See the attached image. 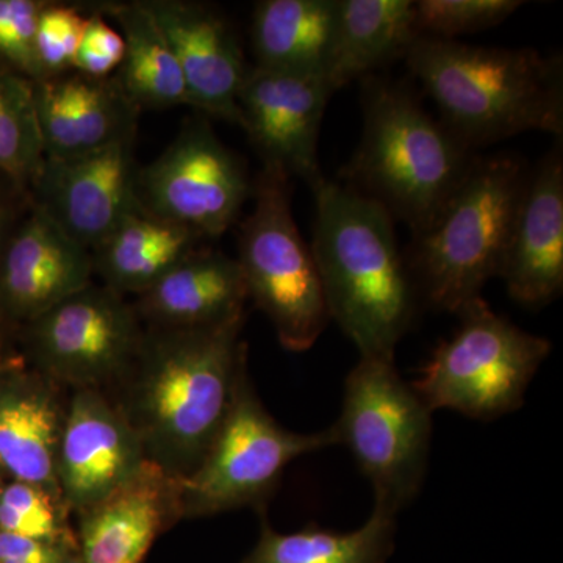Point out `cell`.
Wrapping results in <instances>:
<instances>
[{
  "mask_svg": "<svg viewBox=\"0 0 563 563\" xmlns=\"http://www.w3.org/2000/svg\"><path fill=\"white\" fill-rule=\"evenodd\" d=\"M246 284L236 258L199 247L133 303L146 328H213L244 317Z\"/></svg>",
  "mask_w": 563,
  "mask_h": 563,
  "instance_id": "21",
  "label": "cell"
},
{
  "mask_svg": "<svg viewBox=\"0 0 563 563\" xmlns=\"http://www.w3.org/2000/svg\"><path fill=\"white\" fill-rule=\"evenodd\" d=\"M120 25L125 43L117 80L129 101L143 109L190 106L179 63L157 22L143 2H103L92 7Z\"/></svg>",
  "mask_w": 563,
  "mask_h": 563,
  "instance_id": "25",
  "label": "cell"
},
{
  "mask_svg": "<svg viewBox=\"0 0 563 563\" xmlns=\"http://www.w3.org/2000/svg\"><path fill=\"white\" fill-rule=\"evenodd\" d=\"M84 563H143L152 543L181 520L179 481L147 465L128 484L77 514Z\"/></svg>",
  "mask_w": 563,
  "mask_h": 563,
  "instance_id": "19",
  "label": "cell"
},
{
  "mask_svg": "<svg viewBox=\"0 0 563 563\" xmlns=\"http://www.w3.org/2000/svg\"><path fill=\"white\" fill-rule=\"evenodd\" d=\"M22 357L0 366V468L62 498L58 454L69 395ZM65 503V501H63Z\"/></svg>",
  "mask_w": 563,
  "mask_h": 563,
  "instance_id": "18",
  "label": "cell"
},
{
  "mask_svg": "<svg viewBox=\"0 0 563 563\" xmlns=\"http://www.w3.org/2000/svg\"><path fill=\"white\" fill-rule=\"evenodd\" d=\"M168 40L190 107L243 128L239 92L250 66L229 22L187 0H141Z\"/></svg>",
  "mask_w": 563,
  "mask_h": 563,
  "instance_id": "16",
  "label": "cell"
},
{
  "mask_svg": "<svg viewBox=\"0 0 563 563\" xmlns=\"http://www.w3.org/2000/svg\"><path fill=\"white\" fill-rule=\"evenodd\" d=\"M498 277L510 298L543 307L563 290V154L554 146L528 172Z\"/></svg>",
  "mask_w": 563,
  "mask_h": 563,
  "instance_id": "17",
  "label": "cell"
},
{
  "mask_svg": "<svg viewBox=\"0 0 563 563\" xmlns=\"http://www.w3.org/2000/svg\"><path fill=\"white\" fill-rule=\"evenodd\" d=\"M44 161L33 81L0 65V172L32 190Z\"/></svg>",
  "mask_w": 563,
  "mask_h": 563,
  "instance_id": "27",
  "label": "cell"
},
{
  "mask_svg": "<svg viewBox=\"0 0 563 563\" xmlns=\"http://www.w3.org/2000/svg\"><path fill=\"white\" fill-rule=\"evenodd\" d=\"M7 231H9V209L7 203L0 198V257H2L3 246L7 243ZM9 325L3 320L2 312H0V343L3 344V333H5Z\"/></svg>",
  "mask_w": 563,
  "mask_h": 563,
  "instance_id": "34",
  "label": "cell"
},
{
  "mask_svg": "<svg viewBox=\"0 0 563 563\" xmlns=\"http://www.w3.org/2000/svg\"><path fill=\"white\" fill-rule=\"evenodd\" d=\"M254 207L242 222L239 262L247 298L272 321L284 350L306 352L329 322L312 247L291 211V179L263 166L252 184Z\"/></svg>",
  "mask_w": 563,
  "mask_h": 563,
  "instance_id": "7",
  "label": "cell"
},
{
  "mask_svg": "<svg viewBox=\"0 0 563 563\" xmlns=\"http://www.w3.org/2000/svg\"><path fill=\"white\" fill-rule=\"evenodd\" d=\"M251 196L246 166L206 121L188 124L136 177L141 209L184 225L203 240L228 232Z\"/></svg>",
  "mask_w": 563,
  "mask_h": 563,
  "instance_id": "11",
  "label": "cell"
},
{
  "mask_svg": "<svg viewBox=\"0 0 563 563\" xmlns=\"http://www.w3.org/2000/svg\"><path fill=\"white\" fill-rule=\"evenodd\" d=\"M335 20L336 0H263L252 20L255 66L324 76Z\"/></svg>",
  "mask_w": 563,
  "mask_h": 563,
  "instance_id": "24",
  "label": "cell"
},
{
  "mask_svg": "<svg viewBox=\"0 0 563 563\" xmlns=\"http://www.w3.org/2000/svg\"><path fill=\"white\" fill-rule=\"evenodd\" d=\"M206 242L198 233L135 210L91 252L102 285L120 295L139 296Z\"/></svg>",
  "mask_w": 563,
  "mask_h": 563,
  "instance_id": "23",
  "label": "cell"
},
{
  "mask_svg": "<svg viewBox=\"0 0 563 563\" xmlns=\"http://www.w3.org/2000/svg\"><path fill=\"white\" fill-rule=\"evenodd\" d=\"M43 0H0V58L29 80H41L35 38Z\"/></svg>",
  "mask_w": 563,
  "mask_h": 563,
  "instance_id": "31",
  "label": "cell"
},
{
  "mask_svg": "<svg viewBox=\"0 0 563 563\" xmlns=\"http://www.w3.org/2000/svg\"><path fill=\"white\" fill-rule=\"evenodd\" d=\"M528 172L514 154L474 158L442 210L415 233L407 265L433 309L461 314L498 277Z\"/></svg>",
  "mask_w": 563,
  "mask_h": 563,
  "instance_id": "5",
  "label": "cell"
},
{
  "mask_svg": "<svg viewBox=\"0 0 563 563\" xmlns=\"http://www.w3.org/2000/svg\"><path fill=\"white\" fill-rule=\"evenodd\" d=\"M3 487H5V485L2 484V468H0V493H2Z\"/></svg>",
  "mask_w": 563,
  "mask_h": 563,
  "instance_id": "36",
  "label": "cell"
},
{
  "mask_svg": "<svg viewBox=\"0 0 563 563\" xmlns=\"http://www.w3.org/2000/svg\"><path fill=\"white\" fill-rule=\"evenodd\" d=\"M125 43L121 32L111 27L109 21L92 11L87 16L79 51L74 60V73L92 79H109L114 70H120L124 60Z\"/></svg>",
  "mask_w": 563,
  "mask_h": 563,
  "instance_id": "32",
  "label": "cell"
},
{
  "mask_svg": "<svg viewBox=\"0 0 563 563\" xmlns=\"http://www.w3.org/2000/svg\"><path fill=\"white\" fill-rule=\"evenodd\" d=\"M41 139L47 158L76 157L136 132L140 110L117 77L79 73L33 81Z\"/></svg>",
  "mask_w": 563,
  "mask_h": 563,
  "instance_id": "20",
  "label": "cell"
},
{
  "mask_svg": "<svg viewBox=\"0 0 563 563\" xmlns=\"http://www.w3.org/2000/svg\"><path fill=\"white\" fill-rule=\"evenodd\" d=\"M417 38L412 0H336L324 79L335 95L352 81L406 57Z\"/></svg>",
  "mask_w": 563,
  "mask_h": 563,
  "instance_id": "22",
  "label": "cell"
},
{
  "mask_svg": "<svg viewBox=\"0 0 563 563\" xmlns=\"http://www.w3.org/2000/svg\"><path fill=\"white\" fill-rule=\"evenodd\" d=\"M314 263L329 320L361 357L395 361L417 312V285L399 250L395 220L379 203L322 177L312 188Z\"/></svg>",
  "mask_w": 563,
  "mask_h": 563,
  "instance_id": "2",
  "label": "cell"
},
{
  "mask_svg": "<svg viewBox=\"0 0 563 563\" xmlns=\"http://www.w3.org/2000/svg\"><path fill=\"white\" fill-rule=\"evenodd\" d=\"M332 428L373 485L374 507L398 517L424 484L432 412L404 383L395 361L358 358L344 380L342 413Z\"/></svg>",
  "mask_w": 563,
  "mask_h": 563,
  "instance_id": "6",
  "label": "cell"
},
{
  "mask_svg": "<svg viewBox=\"0 0 563 563\" xmlns=\"http://www.w3.org/2000/svg\"><path fill=\"white\" fill-rule=\"evenodd\" d=\"M410 73L435 102L442 121L468 150L526 132L563 135V70L559 57L531 47L473 46L417 38Z\"/></svg>",
  "mask_w": 563,
  "mask_h": 563,
  "instance_id": "3",
  "label": "cell"
},
{
  "mask_svg": "<svg viewBox=\"0 0 563 563\" xmlns=\"http://www.w3.org/2000/svg\"><path fill=\"white\" fill-rule=\"evenodd\" d=\"M21 331L25 365L69 393L103 391L135 358L144 324L124 296L91 284Z\"/></svg>",
  "mask_w": 563,
  "mask_h": 563,
  "instance_id": "10",
  "label": "cell"
},
{
  "mask_svg": "<svg viewBox=\"0 0 563 563\" xmlns=\"http://www.w3.org/2000/svg\"><path fill=\"white\" fill-rule=\"evenodd\" d=\"M523 5L520 0H417L415 31L418 38L457 41L501 24Z\"/></svg>",
  "mask_w": 563,
  "mask_h": 563,
  "instance_id": "29",
  "label": "cell"
},
{
  "mask_svg": "<svg viewBox=\"0 0 563 563\" xmlns=\"http://www.w3.org/2000/svg\"><path fill=\"white\" fill-rule=\"evenodd\" d=\"M21 357V355H14V354H7L5 351H3V344L0 343V366L3 365V363L13 361V358Z\"/></svg>",
  "mask_w": 563,
  "mask_h": 563,
  "instance_id": "35",
  "label": "cell"
},
{
  "mask_svg": "<svg viewBox=\"0 0 563 563\" xmlns=\"http://www.w3.org/2000/svg\"><path fill=\"white\" fill-rule=\"evenodd\" d=\"M362 111V139L343 168L344 185L415 235L442 210L476 155L399 81L365 77Z\"/></svg>",
  "mask_w": 563,
  "mask_h": 563,
  "instance_id": "4",
  "label": "cell"
},
{
  "mask_svg": "<svg viewBox=\"0 0 563 563\" xmlns=\"http://www.w3.org/2000/svg\"><path fill=\"white\" fill-rule=\"evenodd\" d=\"M135 136L129 133L76 157H46L32 185L33 206L88 251L140 209Z\"/></svg>",
  "mask_w": 563,
  "mask_h": 563,
  "instance_id": "12",
  "label": "cell"
},
{
  "mask_svg": "<svg viewBox=\"0 0 563 563\" xmlns=\"http://www.w3.org/2000/svg\"><path fill=\"white\" fill-rule=\"evenodd\" d=\"M0 563H84L79 548L0 531Z\"/></svg>",
  "mask_w": 563,
  "mask_h": 563,
  "instance_id": "33",
  "label": "cell"
},
{
  "mask_svg": "<svg viewBox=\"0 0 563 563\" xmlns=\"http://www.w3.org/2000/svg\"><path fill=\"white\" fill-rule=\"evenodd\" d=\"M396 515L374 507L351 532L310 525L301 531H274L263 518L261 537L242 563H387L395 553Z\"/></svg>",
  "mask_w": 563,
  "mask_h": 563,
  "instance_id": "26",
  "label": "cell"
},
{
  "mask_svg": "<svg viewBox=\"0 0 563 563\" xmlns=\"http://www.w3.org/2000/svg\"><path fill=\"white\" fill-rule=\"evenodd\" d=\"M32 207L0 257V312L9 328H22L95 284L91 251Z\"/></svg>",
  "mask_w": 563,
  "mask_h": 563,
  "instance_id": "15",
  "label": "cell"
},
{
  "mask_svg": "<svg viewBox=\"0 0 563 563\" xmlns=\"http://www.w3.org/2000/svg\"><path fill=\"white\" fill-rule=\"evenodd\" d=\"M87 16L79 5L44 3L35 38L41 80L73 73Z\"/></svg>",
  "mask_w": 563,
  "mask_h": 563,
  "instance_id": "30",
  "label": "cell"
},
{
  "mask_svg": "<svg viewBox=\"0 0 563 563\" xmlns=\"http://www.w3.org/2000/svg\"><path fill=\"white\" fill-rule=\"evenodd\" d=\"M457 331L432 352L412 388L431 412L454 410L492 421L525 404L553 344L493 312L485 299L461 314Z\"/></svg>",
  "mask_w": 563,
  "mask_h": 563,
  "instance_id": "8",
  "label": "cell"
},
{
  "mask_svg": "<svg viewBox=\"0 0 563 563\" xmlns=\"http://www.w3.org/2000/svg\"><path fill=\"white\" fill-rule=\"evenodd\" d=\"M244 320L198 329L144 325L135 358L103 390L146 461L173 479L196 473L228 417L247 366Z\"/></svg>",
  "mask_w": 563,
  "mask_h": 563,
  "instance_id": "1",
  "label": "cell"
},
{
  "mask_svg": "<svg viewBox=\"0 0 563 563\" xmlns=\"http://www.w3.org/2000/svg\"><path fill=\"white\" fill-rule=\"evenodd\" d=\"M147 465L139 437L101 390L69 393L58 454V484L79 514L128 484Z\"/></svg>",
  "mask_w": 563,
  "mask_h": 563,
  "instance_id": "14",
  "label": "cell"
},
{
  "mask_svg": "<svg viewBox=\"0 0 563 563\" xmlns=\"http://www.w3.org/2000/svg\"><path fill=\"white\" fill-rule=\"evenodd\" d=\"M336 444L332 426L301 433L274 420L255 393L246 366L201 466L179 481L180 518L213 517L242 507L263 509L292 461Z\"/></svg>",
  "mask_w": 563,
  "mask_h": 563,
  "instance_id": "9",
  "label": "cell"
},
{
  "mask_svg": "<svg viewBox=\"0 0 563 563\" xmlns=\"http://www.w3.org/2000/svg\"><path fill=\"white\" fill-rule=\"evenodd\" d=\"M333 96L324 76L252 66L239 92L244 132L261 154L290 179L313 188L322 179L318 140Z\"/></svg>",
  "mask_w": 563,
  "mask_h": 563,
  "instance_id": "13",
  "label": "cell"
},
{
  "mask_svg": "<svg viewBox=\"0 0 563 563\" xmlns=\"http://www.w3.org/2000/svg\"><path fill=\"white\" fill-rule=\"evenodd\" d=\"M0 531L79 548L63 499L21 481H11L0 493Z\"/></svg>",
  "mask_w": 563,
  "mask_h": 563,
  "instance_id": "28",
  "label": "cell"
}]
</instances>
